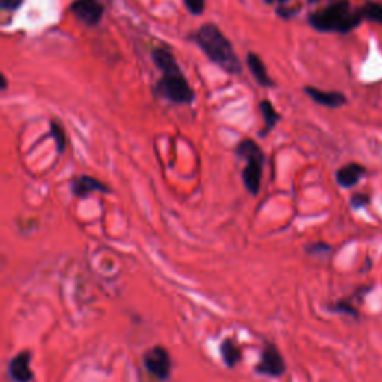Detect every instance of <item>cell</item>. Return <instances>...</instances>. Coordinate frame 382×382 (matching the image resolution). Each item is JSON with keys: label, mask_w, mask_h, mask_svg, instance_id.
Segmentation results:
<instances>
[{"label": "cell", "mask_w": 382, "mask_h": 382, "mask_svg": "<svg viewBox=\"0 0 382 382\" xmlns=\"http://www.w3.org/2000/svg\"><path fill=\"white\" fill-rule=\"evenodd\" d=\"M153 60L162 72V78L155 86V93L177 105L193 103L196 99L194 90L188 84L186 75L182 73L177 59L169 49L155 48Z\"/></svg>", "instance_id": "1"}, {"label": "cell", "mask_w": 382, "mask_h": 382, "mask_svg": "<svg viewBox=\"0 0 382 382\" xmlns=\"http://www.w3.org/2000/svg\"><path fill=\"white\" fill-rule=\"evenodd\" d=\"M193 38L207 59L220 66L224 72L231 75H239L242 72V66H240V60L238 59L233 47H231L230 40L222 35L218 26L212 23L203 24L199 27Z\"/></svg>", "instance_id": "2"}, {"label": "cell", "mask_w": 382, "mask_h": 382, "mask_svg": "<svg viewBox=\"0 0 382 382\" xmlns=\"http://www.w3.org/2000/svg\"><path fill=\"white\" fill-rule=\"evenodd\" d=\"M363 20L360 8L351 10L348 0H336V2L309 15V24L315 30L322 33L336 31L342 33V35L359 27Z\"/></svg>", "instance_id": "3"}, {"label": "cell", "mask_w": 382, "mask_h": 382, "mask_svg": "<svg viewBox=\"0 0 382 382\" xmlns=\"http://www.w3.org/2000/svg\"><path fill=\"white\" fill-rule=\"evenodd\" d=\"M144 361L148 372L157 379H166L170 375L172 360L169 353L163 346H155L149 350L144 357Z\"/></svg>", "instance_id": "4"}, {"label": "cell", "mask_w": 382, "mask_h": 382, "mask_svg": "<svg viewBox=\"0 0 382 382\" xmlns=\"http://www.w3.org/2000/svg\"><path fill=\"white\" fill-rule=\"evenodd\" d=\"M71 12L86 26H96L102 20L105 8L99 0H75L71 3Z\"/></svg>", "instance_id": "5"}, {"label": "cell", "mask_w": 382, "mask_h": 382, "mask_svg": "<svg viewBox=\"0 0 382 382\" xmlns=\"http://www.w3.org/2000/svg\"><path fill=\"white\" fill-rule=\"evenodd\" d=\"M257 372L268 377H281L285 372V361L282 360V355L277 350V346L268 345L264 348Z\"/></svg>", "instance_id": "6"}, {"label": "cell", "mask_w": 382, "mask_h": 382, "mask_svg": "<svg viewBox=\"0 0 382 382\" xmlns=\"http://www.w3.org/2000/svg\"><path fill=\"white\" fill-rule=\"evenodd\" d=\"M264 159H250L246 160V166L242 170V181L248 193L257 196L262 186V170Z\"/></svg>", "instance_id": "7"}, {"label": "cell", "mask_w": 382, "mask_h": 382, "mask_svg": "<svg viewBox=\"0 0 382 382\" xmlns=\"http://www.w3.org/2000/svg\"><path fill=\"white\" fill-rule=\"evenodd\" d=\"M71 190L73 196L81 199H86L91 193H94V191H97V193H110V188H107L103 182L88 175H81L75 178L71 184Z\"/></svg>", "instance_id": "8"}, {"label": "cell", "mask_w": 382, "mask_h": 382, "mask_svg": "<svg viewBox=\"0 0 382 382\" xmlns=\"http://www.w3.org/2000/svg\"><path fill=\"white\" fill-rule=\"evenodd\" d=\"M31 355L29 351L16 354L10 363V375L15 382H30L33 373L30 369Z\"/></svg>", "instance_id": "9"}, {"label": "cell", "mask_w": 382, "mask_h": 382, "mask_svg": "<svg viewBox=\"0 0 382 382\" xmlns=\"http://www.w3.org/2000/svg\"><path fill=\"white\" fill-rule=\"evenodd\" d=\"M305 93L315 103L326 107H340L346 103V97L342 93H338V91H322L315 87H305Z\"/></svg>", "instance_id": "10"}, {"label": "cell", "mask_w": 382, "mask_h": 382, "mask_svg": "<svg viewBox=\"0 0 382 382\" xmlns=\"http://www.w3.org/2000/svg\"><path fill=\"white\" fill-rule=\"evenodd\" d=\"M366 169L359 163H350L336 172V182L344 188H351L363 179Z\"/></svg>", "instance_id": "11"}, {"label": "cell", "mask_w": 382, "mask_h": 382, "mask_svg": "<svg viewBox=\"0 0 382 382\" xmlns=\"http://www.w3.org/2000/svg\"><path fill=\"white\" fill-rule=\"evenodd\" d=\"M246 64H248V68H250V72L253 73V77L255 78V81L259 82L262 87H273V86H275V82H273L272 78L269 77L268 69H266L263 60L255 53H250L246 55Z\"/></svg>", "instance_id": "12"}, {"label": "cell", "mask_w": 382, "mask_h": 382, "mask_svg": "<svg viewBox=\"0 0 382 382\" xmlns=\"http://www.w3.org/2000/svg\"><path fill=\"white\" fill-rule=\"evenodd\" d=\"M260 112H262V118L264 123V127L260 131V136H266V135H269L273 129H275L278 121L281 120V115L275 110V106H273L269 101L260 102Z\"/></svg>", "instance_id": "13"}, {"label": "cell", "mask_w": 382, "mask_h": 382, "mask_svg": "<svg viewBox=\"0 0 382 382\" xmlns=\"http://www.w3.org/2000/svg\"><path fill=\"white\" fill-rule=\"evenodd\" d=\"M221 354H222L224 361H226L229 368H235L236 363L240 360L239 348L235 345V342L231 339L224 340L221 345Z\"/></svg>", "instance_id": "14"}, {"label": "cell", "mask_w": 382, "mask_h": 382, "mask_svg": "<svg viewBox=\"0 0 382 382\" xmlns=\"http://www.w3.org/2000/svg\"><path fill=\"white\" fill-rule=\"evenodd\" d=\"M361 15L364 20H370V21H375L382 26V5L377 3V2H368L364 3L361 8Z\"/></svg>", "instance_id": "15"}, {"label": "cell", "mask_w": 382, "mask_h": 382, "mask_svg": "<svg viewBox=\"0 0 382 382\" xmlns=\"http://www.w3.org/2000/svg\"><path fill=\"white\" fill-rule=\"evenodd\" d=\"M51 136L54 138L57 151L63 153L64 148H66V135H64V130L62 127V124L51 121Z\"/></svg>", "instance_id": "16"}, {"label": "cell", "mask_w": 382, "mask_h": 382, "mask_svg": "<svg viewBox=\"0 0 382 382\" xmlns=\"http://www.w3.org/2000/svg\"><path fill=\"white\" fill-rule=\"evenodd\" d=\"M187 10L193 15H202L205 12V0H184Z\"/></svg>", "instance_id": "17"}, {"label": "cell", "mask_w": 382, "mask_h": 382, "mask_svg": "<svg viewBox=\"0 0 382 382\" xmlns=\"http://www.w3.org/2000/svg\"><path fill=\"white\" fill-rule=\"evenodd\" d=\"M335 311H338V312H344V314L351 315V317L359 318V312H357V309L354 308V306H353L350 302H338V303L335 305Z\"/></svg>", "instance_id": "18"}, {"label": "cell", "mask_w": 382, "mask_h": 382, "mask_svg": "<svg viewBox=\"0 0 382 382\" xmlns=\"http://www.w3.org/2000/svg\"><path fill=\"white\" fill-rule=\"evenodd\" d=\"M298 11H301V8H292V6H285V5L277 8V14L281 16V18H285V20L293 18Z\"/></svg>", "instance_id": "19"}, {"label": "cell", "mask_w": 382, "mask_h": 382, "mask_svg": "<svg viewBox=\"0 0 382 382\" xmlns=\"http://www.w3.org/2000/svg\"><path fill=\"white\" fill-rule=\"evenodd\" d=\"M369 203V196L368 194H361V193H357L351 197V206L354 209H361Z\"/></svg>", "instance_id": "20"}, {"label": "cell", "mask_w": 382, "mask_h": 382, "mask_svg": "<svg viewBox=\"0 0 382 382\" xmlns=\"http://www.w3.org/2000/svg\"><path fill=\"white\" fill-rule=\"evenodd\" d=\"M24 0H0V8L3 11H15L23 5Z\"/></svg>", "instance_id": "21"}, {"label": "cell", "mask_w": 382, "mask_h": 382, "mask_svg": "<svg viewBox=\"0 0 382 382\" xmlns=\"http://www.w3.org/2000/svg\"><path fill=\"white\" fill-rule=\"evenodd\" d=\"M266 3H269V5H278V6H282V5H285L288 0H264Z\"/></svg>", "instance_id": "22"}, {"label": "cell", "mask_w": 382, "mask_h": 382, "mask_svg": "<svg viewBox=\"0 0 382 382\" xmlns=\"http://www.w3.org/2000/svg\"><path fill=\"white\" fill-rule=\"evenodd\" d=\"M308 2H309V3H317L318 0H308Z\"/></svg>", "instance_id": "23"}]
</instances>
